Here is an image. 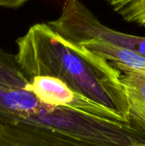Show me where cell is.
Instances as JSON below:
<instances>
[{
  "mask_svg": "<svg viewBox=\"0 0 145 146\" xmlns=\"http://www.w3.org/2000/svg\"><path fill=\"white\" fill-rule=\"evenodd\" d=\"M113 9L127 22L142 26L145 21V0H131Z\"/></svg>",
  "mask_w": 145,
  "mask_h": 146,
  "instance_id": "7",
  "label": "cell"
},
{
  "mask_svg": "<svg viewBox=\"0 0 145 146\" xmlns=\"http://www.w3.org/2000/svg\"><path fill=\"white\" fill-rule=\"evenodd\" d=\"M29 0H0V7L18 9L24 6Z\"/></svg>",
  "mask_w": 145,
  "mask_h": 146,
  "instance_id": "8",
  "label": "cell"
},
{
  "mask_svg": "<svg viewBox=\"0 0 145 146\" xmlns=\"http://www.w3.org/2000/svg\"><path fill=\"white\" fill-rule=\"evenodd\" d=\"M115 67L121 73V81L129 100L132 116L145 123V70L120 64Z\"/></svg>",
  "mask_w": 145,
  "mask_h": 146,
  "instance_id": "6",
  "label": "cell"
},
{
  "mask_svg": "<svg viewBox=\"0 0 145 146\" xmlns=\"http://www.w3.org/2000/svg\"><path fill=\"white\" fill-rule=\"evenodd\" d=\"M29 80L15 57L0 47V146H41L48 106L26 90Z\"/></svg>",
  "mask_w": 145,
  "mask_h": 146,
  "instance_id": "2",
  "label": "cell"
},
{
  "mask_svg": "<svg viewBox=\"0 0 145 146\" xmlns=\"http://www.w3.org/2000/svg\"><path fill=\"white\" fill-rule=\"evenodd\" d=\"M99 54L113 64L126 66L133 69L145 70V56L128 48L99 38H89L77 43Z\"/></svg>",
  "mask_w": 145,
  "mask_h": 146,
  "instance_id": "5",
  "label": "cell"
},
{
  "mask_svg": "<svg viewBox=\"0 0 145 146\" xmlns=\"http://www.w3.org/2000/svg\"><path fill=\"white\" fill-rule=\"evenodd\" d=\"M26 90L32 92L41 103L48 106L66 108L102 119L126 121L113 110L85 97L62 80L53 76L32 77L26 85Z\"/></svg>",
  "mask_w": 145,
  "mask_h": 146,
  "instance_id": "4",
  "label": "cell"
},
{
  "mask_svg": "<svg viewBox=\"0 0 145 146\" xmlns=\"http://www.w3.org/2000/svg\"><path fill=\"white\" fill-rule=\"evenodd\" d=\"M108 4H109L110 6H112V8H115L116 6L121 5V4H125L127 2L131 1V0H104Z\"/></svg>",
  "mask_w": 145,
  "mask_h": 146,
  "instance_id": "9",
  "label": "cell"
},
{
  "mask_svg": "<svg viewBox=\"0 0 145 146\" xmlns=\"http://www.w3.org/2000/svg\"><path fill=\"white\" fill-rule=\"evenodd\" d=\"M47 23L62 37L73 43L99 38L128 48L145 56V37L127 34L108 27L79 0H65L58 18Z\"/></svg>",
  "mask_w": 145,
  "mask_h": 146,
  "instance_id": "3",
  "label": "cell"
},
{
  "mask_svg": "<svg viewBox=\"0 0 145 146\" xmlns=\"http://www.w3.org/2000/svg\"><path fill=\"white\" fill-rule=\"evenodd\" d=\"M16 60L28 80L36 75L58 78L126 121H140L132 115L121 73L115 65L85 46L64 38L47 22L30 27L16 40Z\"/></svg>",
  "mask_w": 145,
  "mask_h": 146,
  "instance_id": "1",
  "label": "cell"
},
{
  "mask_svg": "<svg viewBox=\"0 0 145 146\" xmlns=\"http://www.w3.org/2000/svg\"><path fill=\"white\" fill-rule=\"evenodd\" d=\"M142 26H144V27H145V21H144V23H143V25H142Z\"/></svg>",
  "mask_w": 145,
  "mask_h": 146,
  "instance_id": "10",
  "label": "cell"
}]
</instances>
